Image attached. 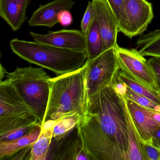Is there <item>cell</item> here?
<instances>
[{
    "instance_id": "6da1fadb",
    "label": "cell",
    "mask_w": 160,
    "mask_h": 160,
    "mask_svg": "<svg viewBox=\"0 0 160 160\" xmlns=\"http://www.w3.org/2000/svg\"><path fill=\"white\" fill-rule=\"evenodd\" d=\"M87 67V61L77 71L50 78V94L44 122L75 114L81 118L86 115L88 105Z\"/></svg>"
},
{
    "instance_id": "7a4b0ae2",
    "label": "cell",
    "mask_w": 160,
    "mask_h": 160,
    "mask_svg": "<svg viewBox=\"0 0 160 160\" xmlns=\"http://www.w3.org/2000/svg\"><path fill=\"white\" fill-rule=\"evenodd\" d=\"M14 53L31 63L62 75L77 71L88 60L86 51H75L39 42L14 39L10 42Z\"/></svg>"
},
{
    "instance_id": "3957f363",
    "label": "cell",
    "mask_w": 160,
    "mask_h": 160,
    "mask_svg": "<svg viewBox=\"0 0 160 160\" xmlns=\"http://www.w3.org/2000/svg\"><path fill=\"white\" fill-rule=\"evenodd\" d=\"M118 82L95 94L88 104L87 113L96 117L105 132L127 157V123L122 98L116 88Z\"/></svg>"
},
{
    "instance_id": "277c9868",
    "label": "cell",
    "mask_w": 160,
    "mask_h": 160,
    "mask_svg": "<svg viewBox=\"0 0 160 160\" xmlns=\"http://www.w3.org/2000/svg\"><path fill=\"white\" fill-rule=\"evenodd\" d=\"M6 79L13 85L42 125L49 100L51 78L42 68L18 67L14 72H7Z\"/></svg>"
},
{
    "instance_id": "5b68a950",
    "label": "cell",
    "mask_w": 160,
    "mask_h": 160,
    "mask_svg": "<svg viewBox=\"0 0 160 160\" xmlns=\"http://www.w3.org/2000/svg\"><path fill=\"white\" fill-rule=\"evenodd\" d=\"M83 150L93 160H127L126 154L107 135L94 115L87 113L76 126Z\"/></svg>"
},
{
    "instance_id": "8992f818",
    "label": "cell",
    "mask_w": 160,
    "mask_h": 160,
    "mask_svg": "<svg viewBox=\"0 0 160 160\" xmlns=\"http://www.w3.org/2000/svg\"><path fill=\"white\" fill-rule=\"evenodd\" d=\"M87 63L86 88L88 104L103 88L118 82L121 70L115 48L104 51L93 59L88 60Z\"/></svg>"
},
{
    "instance_id": "52a82bcc",
    "label": "cell",
    "mask_w": 160,
    "mask_h": 160,
    "mask_svg": "<svg viewBox=\"0 0 160 160\" xmlns=\"http://www.w3.org/2000/svg\"><path fill=\"white\" fill-rule=\"evenodd\" d=\"M121 71L137 82L160 92V88L153 71L144 56L137 49L115 48Z\"/></svg>"
},
{
    "instance_id": "ba28073f",
    "label": "cell",
    "mask_w": 160,
    "mask_h": 160,
    "mask_svg": "<svg viewBox=\"0 0 160 160\" xmlns=\"http://www.w3.org/2000/svg\"><path fill=\"white\" fill-rule=\"evenodd\" d=\"M153 16L152 5L147 0H123V19L119 32L131 39L142 35Z\"/></svg>"
},
{
    "instance_id": "9c48e42d",
    "label": "cell",
    "mask_w": 160,
    "mask_h": 160,
    "mask_svg": "<svg viewBox=\"0 0 160 160\" xmlns=\"http://www.w3.org/2000/svg\"><path fill=\"white\" fill-rule=\"evenodd\" d=\"M34 114L13 85L7 79L0 82V119Z\"/></svg>"
},
{
    "instance_id": "30bf717a",
    "label": "cell",
    "mask_w": 160,
    "mask_h": 160,
    "mask_svg": "<svg viewBox=\"0 0 160 160\" xmlns=\"http://www.w3.org/2000/svg\"><path fill=\"white\" fill-rule=\"evenodd\" d=\"M94 6V19L99 25L103 41L104 51L115 48L118 33V22L106 0H92Z\"/></svg>"
},
{
    "instance_id": "8fae6325",
    "label": "cell",
    "mask_w": 160,
    "mask_h": 160,
    "mask_svg": "<svg viewBox=\"0 0 160 160\" xmlns=\"http://www.w3.org/2000/svg\"><path fill=\"white\" fill-rule=\"evenodd\" d=\"M35 42L75 51H86V35L82 31L61 30L46 34L30 32Z\"/></svg>"
},
{
    "instance_id": "7c38bea8",
    "label": "cell",
    "mask_w": 160,
    "mask_h": 160,
    "mask_svg": "<svg viewBox=\"0 0 160 160\" xmlns=\"http://www.w3.org/2000/svg\"><path fill=\"white\" fill-rule=\"evenodd\" d=\"M75 3L72 0H54L44 5H40L29 20V26L53 28L59 23V14L63 11H70Z\"/></svg>"
},
{
    "instance_id": "4fadbf2b",
    "label": "cell",
    "mask_w": 160,
    "mask_h": 160,
    "mask_svg": "<svg viewBox=\"0 0 160 160\" xmlns=\"http://www.w3.org/2000/svg\"><path fill=\"white\" fill-rule=\"evenodd\" d=\"M31 0H0V17L13 31L20 29L27 21V8Z\"/></svg>"
},
{
    "instance_id": "5bb4252c",
    "label": "cell",
    "mask_w": 160,
    "mask_h": 160,
    "mask_svg": "<svg viewBox=\"0 0 160 160\" xmlns=\"http://www.w3.org/2000/svg\"><path fill=\"white\" fill-rule=\"evenodd\" d=\"M125 99L128 110L141 139L144 142L152 144V135L159 125L152 118L147 108Z\"/></svg>"
},
{
    "instance_id": "9a60e30c",
    "label": "cell",
    "mask_w": 160,
    "mask_h": 160,
    "mask_svg": "<svg viewBox=\"0 0 160 160\" xmlns=\"http://www.w3.org/2000/svg\"><path fill=\"white\" fill-rule=\"evenodd\" d=\"M121 96L127 123L128 139V160H147L144 148V142L141 139L134 124L127 108L126 99L124 96L122 95Z\"/></svg>"
},
{
    "instance_id": "2e32d148",
    "label": "cell",
    "mask_w": 160,
    "mask_h": 160,
    "mask_svg": "<svg viewBox=\"0 0 160 160\" xmlns=\"http://www.w3.org/2000/svg\"><path fill=\"white\" fill-rule=\"evenodd\" d=\"M42 126L38 122L31 132L25 136L11 141H0V160H8L23 149L32 147L40 136Z\"/></svg>"
},
{
    "instance_id": "e0dca14e",
    "label": "cell",
    "mask_w": 160,
    "mask_h": 160,
    "mask_svg": "<svg viewBox=\"0 0 160 160\" xmlns=\"http://www.w3.org/2000/svg\"><path fill=\"white\" fill-rule=\"evenodd\" d=\"M57 121L49 120L44 122L40 136L31 149L30 160L47 159L49 147L53 139V130Z\"/></svg>"
},
{
    "instance_id": "ac0fdd59",
    "label": "cell",
    "mask_w": 160,
    "mask_h": 160,
    "mask_svg": "<svg viewBox=\"0 0 160 160\" xmlns=\"http://www.w3.org/2000/svg\"><path fill=\"white\" fill-rule=\"evenodd\" d=\"M88 60L95 58L104 52L103 41L98 23L93 19L85 33Z\"/></svg>"
},
{
    "instance_id": "d6986e66",
    "label": "cell",
    "mask_w": 160,
    "mask_h": 160,
    "mask_svg": "<svg viewBox=\"0 0 160 160\" xmlns=\"http://www.w3.org/2000/svg\"><path fill=\"white\" fill-rule=\"evenodd\" d=\"M136 49L144 57L160 58V29L140 35L137 41Z\"/></svg>"
},
{
    "instance_id": "ffe728a7",
    "label": "cell",
    "mask_w": 160,
    "mask_h": 160,
    "mask_svg": "<svg viewBox=\"0 0 160 160\" xmlns=\"http://www.w3.org/2000/svg\"><path fill=\"white\" fill-rule=\"evenodd\" d=\"M118 81L123 83L135 92L148 98L154 102L160 105V92L145 85L135 81L120 71L118 76Z\"/></svg>"
},
{
    "instance_id": "44dd1931",
    "label": "cell",
    "mask_w": 160,
    "mask_h": 160,
    "mask_svg": "<svg viewBox=\"0 0 160 160\" xmlns=\"http://www.w3.org/2000/svg\"><path fill=\"white\" fill-rule=\"evenodd\" d=\"M38 122H40L34 114L15 118L0 119V136L23 127L36 124Z\"/></svg>"
},
{
    "instance_id": "7402d4cb",
    "label": "cell",
    "mask_w": 160,
    "mask_h": 160,
    "mask_svg": "<svg viewBox=\"0 0 160 160\" xmlns=\"http://www.w3.org/2000/svg\"><path fill=\"white\" fill-rule=\"evenodd\" d=\"M81 118L79 115L75 114L57 120L53 130V138L58 141L67 136L76 127Z\"/></svg>"
},
{
    "instance_id": "603a6c76",
    "label": "cell",
    "mask_w": 160,
    "mask_h": 160,
    "mask_svg": "<svg viewBox=\"0 0 160 160\" xmlns=\"http://www.w3.org/2000/svg\"><path fill=\"white\" fill-rule=\"evenodd\" d=\"M121 95L124 96L126 99L131 100L145 108L156 111L160 110V105L154 102L147 97L136 93L127 86L124 94Z\"/></svg>"
},
{
    "instance_id": "cb8c5ba5",
    "label": "cell",
    "mask_w": 160,
    "mask_h": 160,
    "mask_svg": "<svg viewBox=\"0 0 160 160\" xmlns=\"http://www.w3.org/2000/svg\"><path fill=\"white\" fill-rule=\"evenodd\" d=\"M36 124L26 126L0 136V141H11L25 136L31 132Z\"/></svg>"
},
{
    "instance_id": "d4e9b609",
    "label": "cell",
    "mask_w": 160,
    "mask_h": 160,
    "mask_svg": "<svg viewBox=\"0 0 160 160\" xmlns=\"http://www.w3.org/2000/svg\"><path fill=\"white\" fill-rule=\"evenodd\" d=\"M94 18V6L92 1L88 2L87 9L81 22V31L86 33Z\"/></svg>"
},
{
    "instance_id": "484cf974",
    "label": "cell",
    "mask_w": 160,
    "mask_h": 160,
    "mask_svg": "<svg viewBox=\"0 0 160 160\" xmlns=\"http://www.w3.org/2000/svg\"><path fill=\"white\" fill-rule=\"evenodd\" d=\"M110 6L118 22L121 25L123 16V0H106Z\"/></svg>"
},
{
    "instance_id": "4316f807",
    "label": "cell",
    "mask_w": 160,
    "mask_h": 160,
    "mask_svg": "<svg viewBox=\"0 0 160 160\" xmlns=\"http://www.w3.org/2000/svg\"><path fill=\"white\" fill-rule=\"evenodd\" d=\"M147 160H160V149L152 144L144 142Z\"/></svg>"
},
{
    "instance_id": "83f0119b",
    "label": "cell",
    "mask_w": 160,
    "mask_h": 160,
    "mask_svg": "<svg viewBox=\"0 0 160 160\" xmlns=\"http://www.w3.org/2000/svg\"><path fill=\"white\" fill-rule=\"evenodd\" d=\"M148 62L160 88V58L152 57Z\"/></svg>"
},
{
    "instance_id": "f1b7e54d",
    "label": "cell",
    "mask_w": 160,
    "mask_h": 160,
    "mask_svg": "<svg viewBox=\"0 0 160 160\" xmlns=\"http://www.w3.org/2000/svg\"><path fill=\"white\" fill-rule=\"evenodd\" d=\"M59 23L63 27L70 26L72 22V17L69 11H63L59 14L58 18Z\"/></svg>"
},
{
    "instance_id": "f546056e",
    "label": "cell",
    "mask_w": 160,
    "mask_h": 160,
    "mask_svg": "<svg viewBox=\"0 0 160 160\" xmlns=\"http://www.w3.org/2000/svg\"><path fill=\"white\" fill-rule=\"evenodd\" d=\"M148 109V112L150 116L160 126V110L156 111V110H151V109Z\"/></svg>"
},
{
    "instance_id": "4dcf8cb0",
    "label": "cell",
    "mask_w": 160,
    "mask_h": 160,
    "mask_svg": "<svg viewBox=\"0 0 160 160\" xmlns=\"http://www.w3.org/2000/svg\"><path fill=\"white\" fill-rule=\"evenodd\" d=\"M76 160H92L91 158H90L89 156L85 152V151L83 149L81 151L78 153V155L77 156Z\"/></svg>"
},
{
    "instance_id": "1f68e13d",
    "label": "cell",
    "mask_w": 160,
    "mask_h": 160,
    "mask_svg": "<svg viewBox=\"0 0 160 160\" xmlns=\"http://www.w3.org/2000/svg\"><path fill=\"white\" fill-rule=\"evenodd\" d=\"M160 141V126L154 131L152 136V142Z\"/></svg>"
},
{
    "instance_id": "d6a6232c",
    "label": "cell",
    "mask_w": 160,
    "mask_h": 160,
    "mask_svg": "<svg viewBox=\"0 0 160 160\" xmlns=\"http://www.w3.org/2000/svg\"><path fill=\"white\" fill-rule=\"evenodd\" d=\"M7 71H6V69L2 66V64H1V81H2V79L5 77V75L7 73Z\"/></svg>"
},
{
    "instance_id": "836d02e7",
    "label": "cell",
    "mask_w": 160,
    "mask_h": 160,
    "mask_svg": "<svg viewBox=\"0 0 160 160\" xmlns=\"http://www.w3.org/2000/svg\"><path fill=\"white\" fill-rule=\"evenodd\" d=\"M152 144H153L156 147H158L160 149V141H157V142H152Z\"/></svg>"
}]
</instances>
